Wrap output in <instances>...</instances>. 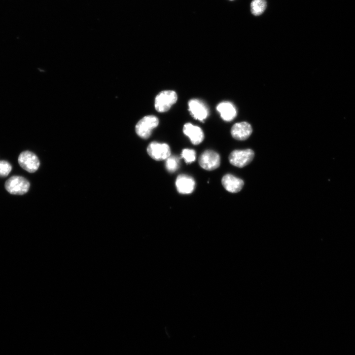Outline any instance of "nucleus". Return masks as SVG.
<instances>
[{"mask_svg":"<svg viewBox=\"0 0 355 355\" xmlns=\"http://www.w3.org/2000/svg\"><path fill=\"white\" fill-rule=\"evenodd\" d=\"M30 187L29 181L20 176H13L8 178L4 183L6 190L12 195H24L28 192Z\"/></svg>","mask_w":355,"mask_h":355,"instance_id":"1","label":"nucleus"},{"mask_svg":"<svg viewBox=\"0 0 355 355\" xmlns=\"http://www.w3.org/2000/svg\"><path fill=\"white\" fill-rule=\"evenodd\" d=\"M159 124L158 118L153 115H146L138 121L135 126L136 133L140 138L148 139L152 130Z\"/></svg>","mask_w":355,"mask_h":355,"instance_id":"2","label":"nucleus"},{"mask_svg":"<svg viewBox=\"0 0 355 355\" xmlns=\"http://www.w3.org/2000/svg\"><path fill=\"white\" fill-rule=\"evenodd\" d=\"M178 99L176 92L173 90L160 92L155 99V108L159 112L167 111Z\"/></svg>","mask_w":355,"mask_h":355,"instance_id":"3","label":"nucleus"},{"mask_svg":"<svg viewBox=\"0 0 355 355\" xmlns=\"http://www.w3.org/2000/svg\"><path fill=\"white\" fill-rule=\"evenodd\" d=\"M254 156V151L251 149L235 150L230 154L229 161L232 165L243 168L249 164Z\"/></svg>","mask_w":355,"mask_h":355,"instance_id":"4","label":"nucleus"},{"mask_svg":"<svg viewBox=\"0 0 355 355\" xmlns=\"http://www.w3.org/2000/svg\"><path fill=\"white\" fill-rule=\"evenodd\" d=\"M18 162L22 168L30 173L36 171L40 165L37 156L29 150L24 151L20 153Z\"/></svg>","mask_w":355,"mask_h":355,"instance_id":"5","label":"nucleus"},{"mask_svg":"<svg viewBox=\"0 0 355 355\" xmlns=\"http://www.w3.org/2000/svg\"><path fill=\"white\" fill-rule=\"evenodd\" d=\"M147 152L156 161L166 160L171 155L170 146L167 143L152 142L147 147Z\"/></svg>","mask_w":355,"mask_h":355,"instance_id":"6","label":"nucleus"},{"mask_svg":"<svg viewBox=\"0 0 355 355\" xmlns=\"http://www.w3.org/2000/svg\"><path fill=\"white\" fill-rule=\"evenodd\" d=\"M200 166L204 169L212 171L217 169L220 164L219 155L212 150L204 151L199 158Z\"/></svg>","mask_w":355,"mask_h":355,"instance_id":"7","label":"nucleus"},{"mask_svg":"<svg viewBox=\"0 0 355 355\" xmlns=\"http://www.w3.org/2000/svg\"><path fill=\"white\" fill-rule=\"evenodd\" d=\"M188 110L194 118L204 121L209 115V109L201 100L193 99L188 103Z\"/></svg>","mask_w":355,"mask_h":355,"instance_id":"8","label":"nucleus"},{"mask_svg":"<svg viewBox=\"0 0 355 355\" xmlns=\"http://www.w3.org/2000/svg\"><path fill=\"white\" fill-rule=\"evenodd\" d=\"M175 184L178 191L183 194L191 193L195 186L194 179L191 177L184 174L178 176Z\"/></svg>","mask_w":355,"mask_h":355,"instance_id":"9","label":"nucleus"},{"mask_svg":"<svg viewBox=\"0 0 355 355\" xmlns=\"http://www.w3.org/2000/svg\"><path fill=\"white\" fill-rule=\"evenodd\" d=\"M252 132L251 125L247 122L236 123L233 125L231 129L232 136L238 141L247 140L250 136Z\"/></svg>","mask_w":355,"mask_h":355,"instance_id":"10","label":"nucleus"},{"mask_svg":"<svg viewBox=\"0 0 355 355\" xmlns=\"http://www.w3.org/2000/svg\"><path fill=\"white\" fill-rule=\"evenodd\" d=\"M183 132L194 145L200 144L204 139V134L202 129L190 123H186L184 125Z\"/></svg>","mask_w":355,"mask_h":355,"instance_id":"11","label":"nucleus"},{"mask_svg":"<svg viewBox=\"0 0 355 355\" xmlns=\"http://www.w3.org/2000/svg\"><path fill=\"white\" fill-rule=\"evenodd\" d=\"M221 183L224 188L229 192L237 193L244 186V181L231 174L224 175L221 179Z\"/></svg>","mask_w":355,"mask_h":355,"instance_id":"12","label":"nucleus"},{"mask_svg":"<svg viewBox=\"0 0 355 355\" xmlns=\"http://www.w3.org/2000/svg\"><path fill=\"white\" fill-rule=\"evenodd\" d=\"M217 111L220 113L223 120L226 121H232L237 115V110L234 105L229 102L220 103L216 106Z\"/></svg>","mask_w":355,"mask_h":355,"instance_id":"13","label":"nucleus"},{"mask_svg":"<svg viewBox=\"0 0 355 355\" xmlns=\"http://www.w3.org/2000/svg\"><path fill=\"white\" fill-rule=\"evenodd\" d=\"M267 7L266 0H252L250 3L251 13L255 16L262 15Z\"/></svg>","mask_w":355,"mask_h":355,"instance_id":"14","label":"nucleus"},{"mask_svg":"<svg viewBox=\"0 0 355 355\" xmlns=\"http://www.w3.org/2000/svg\"><path fill=\"white\" fill-rule=\"evenodd\" d=\"M179 164V158L178 156L170 155L166 159L165 167L170 173L176 172L178 169Z\"/></svg>","mask_w":355,"mask_h":355,"instance_id":"15","label":"nucleus"},{"mask_svg":"<svg viewBox=\"0 0 355 355\" xmlns=\"http://www.w3.org/2000/svg\"><path fill=\"white\" fill-rule=\"evenodd\" d=\"M181 157L187 164H190L195 160L196 152L193 149L185 148L182 150Z\"/></svg>","mask_w":355,"mask_h":355,"instance_id":"16","label":"nucleus"},{"mask_svg":"<svg viewBox=\"0 0 355 355\" xmlns=\"http://www.w3.org/2000/svg\"><path fill=\"white\" fill-rule=\"evenodd\" d=\"M12 169V166L9 162L4 160H0V177L8 176Z\"/></svg>","mask_w":355,"mask_h":355,"instance_id":"17","label":"nucleus"},{"mask_svg":"<svg viewBox=\"0 0 355 355\" xmlns=\"http://www.w3.org/2000/svg\"><path fill=\"white\" fill-rule=\"evenodd\" d=\"M230 0V1H233V0Z\"/></svg>","mask_w":355,"mask_h":355,"instance_id":"18","label":"nucleus"}]
</instances>
